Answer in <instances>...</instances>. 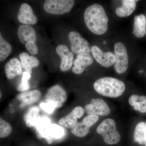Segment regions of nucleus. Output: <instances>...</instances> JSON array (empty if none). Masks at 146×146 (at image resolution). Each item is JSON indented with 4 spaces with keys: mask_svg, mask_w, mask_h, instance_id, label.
<instances>
[{
    "mask_svg": "<svg viewBox=\"0 0 146 146\" xmlns=\"http://www.w3.org/2000/svg\"><path fill=\"white\" fill-rule=\"evenodd\" d=\"M121 6L116 8L115 13L119 17H127L134 12L136 7V1L134 0L122 1Z\"/></svg>",
    "mask_w": 146,
    "mask_h": 146,
    "instance_id": "a211bd4d",
    "label": "nucleus"
},
{
    "mask_svg": "<svg viewBox=\"0 0 146 146\" xmlns=\"http://www.w3.org/2000/svg\"><path fill=\"white\" fill-rule=\"evenodd\" d=\"M42 94L38 90L24 92L19 94L17 98L22 102L23 105H30L36 102L41 98Z\"/></svg>",
    "mask_w": 146,
    "mask_h": 146,
    "instance_id": "aec40b11",
    "label": "nucleus"
},
{
    "mask_svg": "<svg viewBox=\"0 0 146 146\" xmlns=\"http://www.w3.org/2000/svg\"><path fill=\"white\" fill-rule=\"evenodd\" d=\"M21 62L17 58H13L6 63L5 72L6 76L9 80L13 79L23 72Z\"/></svg>",
    "mask_w": 146,
    "mask_h": 146,
    "instance_id": "dca6fc26",
    "label": "nucleus"
},
{
    "mask_svg": "<svg viewBox=\"0 0 146 146\" xmlns=\"http://www.w3.org/2000/svg\"><path fill=\"white\" fill-rule=\"evenodd\" d=\"M143 72V70H141L139 71V72L140 73H142Z\"/></svg>",
    "mask_w": 146,
    "mask_h": 146,
    "instance_id": "2f4dec72",
    "label": "nucleus"
},
{
    "mask_svg": "<svg viewBox=\"0 0 146 146\" xmlns=\"http://www.w3.org/2000/svg\"><path fill=\"white\" fill-rule=\"evenodd\" d=\"M71 50L76 54L82 52L90 53L91 49L89 42L78 32L72 31L68 34Z\"/></svg>",
    "mask_w": 146,
    "mask_h": 146,
    "instance_id": "1a4fd4ad",
    "label": "nucleus"
},
{
    "mask_svg": "<svg viewBox=\"0 0 146 146\" xmlns=\"http://www.w3.org/2000/svg\"><path fill=\"white\" fill-rule=\"evenodd\" d=\"M90 127L82 121L77 123L71 129V132L75 136L83 137L89 132Z\"/></svg>",
    "mask_w": 146,
    "mask_h": 146,
    "instance_id": "393cba45",
    "label": "nucleus"
},
{
    "mask_svg": "<svg viewBox=\"0 0 146 146\" xmlns=\"http://www.w3.org/2000/svg\"><path fill=\"white\" fill-rule=\"evenodd\" d=\"M18 21L25 25H34L37 23V18L29 5L23 3L21 6L18 16Z\"/></svg>",
    "mask_w": 146,
    "mask_h": 146,
    "instance_id": "ddd939ff",
    "label": "nucleus"
},
{
    "mask_svg": "<svg viewBox=\"0 0 146 146\" xmlns=\"http://www.w3.org/2000/svg\"><path fill=\"white\" fill-rule=\"evenodd\" d=\"M12 130L10 124L0 117V138L8 137L12 133Z\"/></svg>",
    "mask_w": 146,
    "mask_h": 146,
    "instance_id": "a878e982",
    "label": "nucleus"
},
{
    "mask_svg": "<svg viewBox=\"0 0 146 146\" xmlns=\"http://www.w3.org/2000/svg\"><path fill=\"white\" fill-rule=\"evenodd\" d=\"M97 132L102 135L108 145H115L121 140V135L117 130L116 122L113 119H107L103 121L97 128Z\"/></svg>",
    "mask_w": 146,
    "mask_h": 146,
    "instance_id": "39448f33",
    "label": "nucleus"
},
{
    "mask_svg": "<svg viewBox=\"0 0 146 146\" xmlns=\"http://www.w3.org/2000/svg\"><path fill=\"white\" fill-rule=\"evenodd\" d=\"M84 17L87 28L94 34L102 35L107 31L108 18L101 5L96 3L89 6L84 11Z\"/></svg>",
    "mask_w": 146,
    "mask_h": 146,
    "instance_id": "f257e3e1",
    "label": "nucleus"
},
{
    "mask_svg": "<svg viewBox=\"0 0 146 146\" xmlns=\"http://www.w3.org/2000/svg\"><path fill=\"white\" fill-rule=\"evenodd\" d=\"M73 0H46L44 9L47 13L53 15H62L70 12L74 5Z\"/></svg>",
    "mask_w": 146,
    "mask_h": 146,
    "instance_id": "423d86ee",
    "label": "nucleus"
},
{
    "mask_svg": "<svg viewBox=\"0 0 146 146\" xmlns=\"http://www.w3.org/2000/svg\"><path fill=\"white\" fill-rule=\"evenodd\" d=\"M35 127L37 138L39 139L44 138L49 144L52 143L54 140L61 139L65 135L63 127L51 123L50 119L46 117L41 118Z\"/></svg>",
    "mask_w": 146,
    "mask_h": 146,
    "instance_id": "7ed1b4c3",
    "label": "nucleus"
},
{
    "mask_svg": "<svg viewBox=\"0 0 146 146\" xmlns=\"http://www.w3.org/2000/svg\"><path fill=\"white\" fill-rule=\"evenodd\" d=\"M91 52L94 59L103 67L108 68L115 64L116 58L115 54L111 52H104L96 46L91 47Z\"/></svg>",
    "mask_w": 146,
    "mask_h": 146,
    "instance_id": "9b49d317",
    "label": "nucleus"
},
{
    "mask_svg": "<svg viewBox=\"0 0 146 146\" xmlns=\"http://www.w3.org/2000/svg\"><path fill=\"white\" fill-rule=\"evenodd\" d=\"M115 62L114 68L116 72L122 74L127 70L129 64V58L127 50L123 43L117 42L114 46Z\"/></svg>",
    "mask_w": 146,
    "mask_h": 146,
    "instance_id": "0eeeda50",
    "label": "nucleus"
},
{
    "mask_svg": "<svg viewBox=\"0 0 146 146\" xmlns=\"http://www.w3.org/2000/svg\"><path fill=\"white\" fill-rule=\"evenodd\" d=\"M94 62L93 57L89 53L82 52L79 54L73 64V72L76 74H80L83 72L85 68L90 66Z\"/></svg>",
    "mask_w": 146,
    "mask_h": 146,
    "instance_id": "4468645a",
    "label": "nucleus"
},
{
    "mask_svg": "<svg viewBox=\"0 0 146 146\" xmlns=\"http://www.w3.org/2000/svg\"><path fill=\"white\" fill-rule=\"evenodd\" d=\"M31 77L30 74L27 72H25L23 73L22 78V82L18 85L17 89L20 91H28L30 89V86L28 83V80Z\"/></svg>",
    "mask_w": 146,
    "mask_h": 146,
    "instance_id": "bb28decb",
    "label": "nucleus"
},
{
    "mask_svg": "<svg viewBox=\"0 0 146 146\" xmlns=\"http://www.w3.org/2000/svg\"></svg>",
    "mask_w": 146,
    "mask_h": 146,
    "instance_id": "473e14b6",
    "label": "nucleus"
},
{
    "mask_svg": "<svg viewBox=\"0 0 146 146\" xmlns=\"http://www.w3.org/2000/svg\"><path fill=\"white\" fill-rule=\"evenodd\" d=\"M99 118L97 115H89L84 118L82 122L90 128L98 121Z\"/></svg>",
    "mask_w": 146,
    "mask_h": 146,
    "instance_id": "cd10ccee",
    "label": "nucleus"
},
{
    "mask_svg": "<svg viewBox=\"0 0 146 146\" xmlns=\"http://www.w3.org/2000/svg\"><path fill=\"white\" fill-rule=\"evenodd\" d=\"M45 99L46 103L53 105L56 108H60L67 99V93L61 86L55 85L48 89Z\"/></svg>",
    "mask_w": 146,
    "mask_h": 146,
    "instance_id": "6e6552de",
    "label": "nucleus"
},
{
    "mask_svg": "<svg viewBox=\"0 0 146 146\" xmlns=\"http://www.w3.org/2000/svg\"><path fill=\"white\" fill-rule=\"evenodd\" d=\"M145 146H146V122L145 123Z\"/></svg>",
    "mask_w": 146,
    "mask_h": 146,
    "instance_id": "c756f323",
    "label": "nucleus"
},
{
    "mask_svg": "<svg viewBox=\"0 0 146 146\" xmlns=\"http://www.w3.org/2000/svg\"><path fill=\"white\" fill-rule=\"evenodd\" d=\"M84 112L83 108L81 106L76 107L70 114L60 119L58 123L60 125L64 126L68 128L72 129L78 123V119L82 117Z\"/></svg>",
    "mask_w": 146,
    "mask_h": 146,
    "instance_id": "2eb2a0df",
    "label": "nucleus"
},
{
    "mask_svg": "<svg viewBox=\"0 0 146 146\" xmlns=\"http://www.w3.org/2000/svg\"><path fill=\"white\" fill-rule=\"evenodd\" d=\"M145 123L144 122H139L136 126L134 131V140L141 145H145Z\"/></svg>",
    "mask_w": 146,
    "mask_h": 146,
    "instance_id": "b1692460",
    "label": "nucleus"
},
{
    "mask_svg": "<svg viewBox=\"0 0 146 146\" xmlns=\"http://www.w3.org/2000/svg\"><path fill=\"white\" fill-rule=\"evenodd\" d=\"M19 58L22 68L30 74L32 73L33 68L38 67L39 65L38 58L33 56H30L28 53H21L19 55Z\"/></svg>",
    "mask_w": 146,
    "mask_h": 146,
    "instance_id": "f3484780",
    "label": "nucleus"
},
{
    "mask_svg": "<svg viewBox=\"0 0 146 146\" xmlns=\"http://www.w3.org/2000/svg\"><path fill=\"white\" fill-rule=\"evenodd\" d=\"M98 94L105 97L116 98L121 96L125 89L121 80L114 78L106 77L97 80L94 85Z\"/></svg>",
    "mask_w": 146,
    "mask_h": 146,
    "instance_id": "f03ea898",
    "label": "nucleus"
},
{
    "mask_svg": "<svg viewBox=\"0 0 146 146\" xmlns=\"http://www.w3.org/2000/svg\"><path fill=\"white\" fill-rule=\"evenodd\" d=\"M11 45L3 37L0 31V61H5L12 52Z\"/></svg>",
    "mask_w": 146,
    "mask_h": 146,
    "instance_id": "5701e85b",
    "label": "nucleus"
},
{
    "mask_svg": "<svg viewBox=\"0 0 146 146\" xmlns=\"http://www.w3.org/2000/svg\"><path fill=\"white\" fill-rule=\"evenodd\" d=\"M39 110L38 107L33 106L30 108L24 116V121L28 127H32L36 125L40 119Z\"/></svg>",
    "mask_w": 146,
    "mask_h": 146,
    "instance_id": "412c9836",
    "label": "nucleus"
},
{
    "mask_svg": "<svg viewBox=\"0 0 146 146\" xmlns=\"http://www.w3.org/2000/svg\"><path fill=\"white\" fill-rule=\"evenodd\" d=\"M17 35L20 42L25 45L28 52L33 55L38 54L36 32L33 27L28 25H21L17 30Z\"/></svg>",
    "mask_w": 146,
    "mask_h": 146,
    "instance_id": "20e7f679",
    "label": "nucleus"
},
{
    "mask_svg": "<svg viewBox=\"0 0 146 146\" xmlns=\"http://www.w3.org/2000/svg\"><path fill=\"white\" fill-rule=\"evenodd\" d=\"M2 96V94L1 91L0 90V99H1V98Z\"/></svg>",
    "mask_w": 146,
    "mask_h": 146,
    "instance_id": "7c9ffc66",
    "label": "nucleus"
},
{
    "mask_svg": "<svg viewBox=\"0 0 146 146\" xmlns=\"http://www.w3.org/2000/svg\"><path fill=\"white\" fill-rule=\"evenodd\" d=\"M84 110L89 115L106 116L110 113V110L106 102L102 99H93L89 104L86 105Z\"/></svg>",
    "mask_w": 146,
    "mask_h": 146,
    "instance_id": "9d476101",
    "label": "nucleus"
},
{
    "mask_svg": "<svg viewBox=\"0 0 146 146\" xmlns=\"http://www.w3.org/2000/svg\"><path fill=\"white\" fill-rule=\"evenodd\" d=\"M56 50L61 59L60 64L61 70L66 72L70 70L74 63V54L70 52L68 46L64 44L58 45Z\"/></svg>",
    "mask_w": 146,
    "mask_h": 146,
    "instance_id": "f8f14e48",
    "label": "nucleus"
},
{
    "mask_svg": "<svg viewBox=\"0 0 146 146\" xmlns=\"http://www.w3.org/2000/svg\"><path fill=\"white\" fill-rule=\"evenodd\" d=\"M129 103L136 110L142 113L146 112V96L136 95L131 96L129 99Z\"/></svg>",
    "mask_w": 146,
    "mask_h": 146,
    "instance_id": "4be33fe9",
    "label": "nucleus"
},
{
    "mask_svg": "<svg viewBox=\"0 0 146 146\" xmlns=\"http://www.w3.org/2000/svg\"><path fill=\"white\" fill-rule=\"evenodd\" d=\"M40 106L43 110L48 114H51L56 109L53 105L48 103H42L40 104Z\"/></svg>",
    "mask_w": 146,
    "mask_h": 146,
    "instance_id": "c85d7f7f",
    "label": "nucleus"
},
{
    "mask_svg": "<svg viewBox=\"0 0 146 146\" xmlns=\"http://www.w3.org/2000/svg\"><path fill=\"white\" fill-rule=\"evenodd\" d=\"M133 33L137 38H141L146 35V18L143 14L134 16Z\"/></svg>",
    "mask_w": 146,
    "mask_h": 146,
    "instance_id": "6ab92c4d",
    "label": "nucleus"
}]
</instances>
